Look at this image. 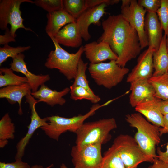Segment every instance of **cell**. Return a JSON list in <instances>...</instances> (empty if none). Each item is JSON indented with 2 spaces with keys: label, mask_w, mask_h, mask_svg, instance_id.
Returning a JSON list of instances; mask_svg holds the SVG:
<instances>
[{
  "label": "cell",
  "mask_w": 168,
  "mask_h": 168,
  "mask_svg": "<svg viewBox=\"0 0 168 168\" xmlns=\"http://www.w3.org/2000/svg\"><path fill=\"white\" fill-rule=\"evenodd\" d=\"M101 25L103 32L97 42L108 43L118 56L117 64L125 67L142 49L136 30L121 14L110 15Z\"/></svg>",
  "instance_id": "cell-1"
},
{
  "label": "cell",
  "mask_w": 168,
  "mask_h": 168,
  "mask_svg": "<svg viewBox=\"0 0 168 168\" xmlns=\"http://www.w3.org/2000/svg\"><path fill=\"white\" fill-rule=\"evenodd\" d=\"M125 120L137 129L134 138L143 152L149 156L157 158L156 147L161 142L160 128L150 123L138 113L126 115Z\"/></svg>",
  "instance_id": "cell-2"
},
{
  "label": "cell",
  "mask_w": 168,
  "mask_h": 168,
  "mask_svg": "<svg viewBox=\"0 0 168 168\" xmlns=\"http://www.w3.org/2000/svg\"><path fill=\"white\" fill-rule=\"evenodd\" d=\"M117 127L116 120L113 118L84 123L75 133L76 145L81 147L105 144L111 138L110 132Z\"/></svg>",
  "instance_id": "cell-3"
},
{
  "label": "cell",
  "mask_w": 168,
  "mask_h": 168,
  "mask_svg": "<svg viewBox=\"0 0 168 168\" xmlns=\"http://www.w3.org/2000/svg\"><path fill=\"white\" fill-rule=\"evenodd\" d=\"M49 37L54 45L55 49L50 52L45 66L48 69L58 70L68 80L74 79L79 61L84 52L83 46L82 45L76 53H70L61 47L53 37Z\"/></svg>",
  "instance_id": "cell-4"
},
{
  "label": "cell",
  "mask_w": 168,
  "mask_h": 168,
  "mask_svg": "<svg viewBox=\"0 0 168 168\" xmlns=\"http://www.w3.org/2000/svg\"><path fill=\"white\" fill-rule=\"evenodd\" d=\"M107 105L106 102L101 105L94 104L86 114H80L71 118H65L58 115L46 117L47 124L40 128L49 138L58 141L60 136L67 131L75 133L86 119L94 115L97 110Z\"/></svg>",
  "instance_id": "cell-5"
},
{
  "label": "cell",
  "mask_w": 168,
  "mask_h": 168,
  "mask_svg": "<svg viewBox=\"0 0 168 168\" xmlns=\"http://www.w3.org/2000/svg\"><path fill=\"white\" fill-rule=\"evenodd\" d=\"M88 70L91 78L98 85L108 89L116 86L128 73L129 69L117 64L115 60L89 64Z\"/></svg>",
  "instance_id": "cell-6"
},
{
  "label": "cell",
  "mask_w": 168,
  "mask_h": 168,
  "mask_svg": "<svg viewBox=\"0 0 168 168\" xmlns=\"http://www.w3.org/2000/svg\"><path fill=\"white\" fill-rule=\"evenodd\" d=\"M125 168L137 167L145 162H153L154 158L147 155L135 139L128 134H121L113 142Z\"/></svg>",
  "instance_id": "cell-7"
},
{
  "label": "cell",
  "mask_w": 168,
  "mask_h": 168,
  "mask_svg": "<svg viewBox=\"0 0 168 168\" xmlns=\"http://www.w3.org/2000/svg\"><path fill=\"white\" fill-rule=\"evenodd\" d=\"M24 2L35 3L34 1L31 0H0V28L5 30L9 24L11 26V33L15 38L16 36V32L19 28L34 32L31 29L26 27L23 24L24 20L21 16L20 7Z\"/></svg>",
  "instance_id": "cell-8"
},
{
  "label": "cell",
  "mask_w": 168,
  "mask_h": 168,
  "mask_svg": "<svg viewBox=\"0 0 168 168\" xmlns=\"http://www.w3.org/2000/svg\"><path fill=\"white\" fill-rule=\"evenodd\" d=\"M121 9V14L136 30L142 49L148 46L144 29L146 10L136 0H122Z\"/></svg>",
  "instance_id": "cell-9"
},
{
  "label": "cell",
  "mask_w": 168,
  "mask_h": 168,
  "mask_svg": "<svg viewBox=\"0 0 168 168\" xmlns=\"http://www.w3.org/2000/svg\"><path fill=\"white\" fill-rule=\"evenodd\" d=\"M101 146L100 144H96L73 146L71 155L74 168H101L103 159Z\"/></svg>",
  "instance_id": "cell-10"
},
{
  "label": "cell",
  "mask_w": 168,
  "mask_h": 168,
  "mask_svg": "<svg viewBox=\"0 0 168 168\" xmlns=\"http://www.w3.org/2000/svg\"><path fill=\"white\" fill-rule=\"evenodd\" d=\"M26 102L28 103L31 110V121L28 126V131L25 135L18 142L16 145V152L15 160H22L24 155L26 147L35 131L39 128L46 125L48 123L46 117L41 118L39 115L35 108L36 104L39 102L30 93L26 96Z\"/></svg>",
  "instance_id": "cell-11"
},
{
  "label": "cell",
  "mask_w": 168,
  "mask_h": 168,
  "mask_svg": "<svg viewBox=\"0 0 168 168\" xmlns=\"http://www.w3.org/2000/svg\"><path fill=\"white\" fill-rule=\"evenodd\" d=\"M107 6L106 3H103L88 8L76 20L79 31L85 41H88L91 38L88 30L90 26L93 24L99 26L101 24L100 20L106 13L105 8Z\"/></svg>",
  "instance_id": "cell-12"
},
{
  "label": "cell",
  "mask_w": 168,
  "mask_h": 168,
  "mask_svg": "<svg viewBox=\"0 0 168 168\" xmlns=\"http://www.w3.org/2000/svg\"><path fill=\"white\" fill-rule=\"evenodd\" d=\"M154 50L152 47L143 51L138 57L137 64L128 75L126 82L142 80H149L153 75L154 69L153 54Z\"/></svg>",
  "instance_id": "cell-13"
},
{
  "label": "cell",
  "mask_w": 168,
  "mask_h": 168,
  "mask_svg": "<svg viewBox=\"0 0 168 168\" xmlns=\"http://www.w3.org/2000/svg\"><path fill=\"white\" fill-rule=\"evenodd\" d=\"M83 50L91 63H97L107 60L116 61L118 58L108 44L104 41H94L86 44L83 46Z\"/></svg>",
  "instance_id": "cell-14"
},
{
  "label": "cell",
  "mask_w": 168,
  "mask_h": 168,
  "mask_svg": "<svg viewBox=\"0 0 168 168\" xmlns=\"http://www.w3.org/2000/svg\"><path fill=\"white\" fill-rule=\"evenodd\" d=\"M24 58L25 55L22 53L17 55L12 58L10 68L13 71L23 74L28 80L32 92H34L38 90L40 86L49 81L50 77L49 74L37 75L32 73L27 69Z\"/></svg>",
  "instance_id": "cell-15"
},
{
  "label": "cell",
  "mask_w": 168,
  "mask_h": 168,
  "mask_svg": "<svg viewBox=\"0 0 168 168\" xmlns=\"http://www.w3.org/2000/svg\"><path fill=\"white\" fill-rule=\"evenodd\" d=\"M130 84L129 102L132 107L156 97L154 89L149 80H138Z\"/></svg>",
  "instance_id": "cell-16"
},
{
  "label": "cell",
  "mask_w": 168,
  "mask_h": 168,
  "mask_svg": "<svg viewBox=\"0 0 168 168\" xmlns=\"http://www.w3.org/2000/svg\"><path fill=\"white\" fill-rule=\"evenodd\" d=\"M144 29L148 42V47L156 51L163 35V29L156 13L148 12L145 17Z\"/></svg>",
  "instance_id": "cell-17"
},
{
  "label": "cell",
  "mask_w": 168,
  "mask_h": 168,
  "mask_svg": "<svg viewBox=\"0 0 168 168\" xmlns=\"http://www.w3.org/2000/svg\"><path fill=\"white\" fill-rule=\"evenodd\" d=\"M161 100L155 97L141 103L135 107L136 111L144 116L148 122L158 127H164L163 115L160 108Z\"/></svg>",
  "instance_id": "cell-18"
},
{
  "label": "cell",
  "mask_w": 168,
  "mask_h": 168,
  "mask_svg": "<svg viewBox=\"0 0 168 168\" xmlns=\"http://www.w3.org/2000/svg\"><path fill=\"white\" fill-rule=\"evenodd\" d=\"M70 92V88L66 87L62 90L58 91L52 90L44 84L40 86L39 89L32 92L31 95L37 99L39 102H42L53 106L57 105H63L66 102V100L63 97Z\"/></svg>",
  "instance_id": "cell-19"
},
{
  "label": "cell",
  "mask_w": 168,
  "mask_h": 168,
  "mask_svg": "<svg viewBox=\"0 0 168 168\" xmlns=\"http://www.w3.org/2000/svg\"><path fill=\"white\" fill-rule=\"evenodd\" d=\"M60 44L72 48L80 47L82 38L76 21L63 26L54 37Z\"/></svg>",
  "instance_id": "cell-20"
},
{
  "label": "cell",
  "mask_w": 168,
  "mask_h": 168,
  "mask_svg": "<svg viewBox=\"0 0 168 168\" xmlns=\"http://www.w3.org/2000/svg\"><path fill=\"white\" fill-rule=\"evenodd\" d=\"M46 17L47 21L45 30L49 37H54L63 27L76 21L64 9L48 13Z\"/></svg>",
  "instance_id": "cell-21"
},
{
  "label": "cell",
  "mask_w": 168,
  "mask_h": 168,
  "mask_svg": "<svg viewBox=\"0 0 168 168\" xmlns=\"http://www.w3.org/2000/svg\"><path fill=\"white\" fill-rule=\"evenodd\" d=\"M31 88L28 82L21 85L8 86L0 89V98H5L10 104L17 102L19 105L18 114H23L21 107V102L23 97L29 93H31Z\"/></svg>",
  "instance_id": "cell-22"
},
{
  "label": "cell",
  "mask_w": 168,
  "mask_h": 168,
  "mask_svg": "<svg viewBox=\"0 0 168 168\" xmlns=\"http://www.w3.org/2000/svg\"><path fill=\"white\" fill-rule=\"evenodd\" d=\"M154 72L152 76L156 77L167 73L168 72V51L166 45V36L163 35L159 48L153 54Z\"/></svg>",
  "instance_id": "cell-23"
},
{
  "label": "cell",
  "mask_w": 168,
  "mask_h": 168,
  "mask_svg": "<svg viewBox=\"0 0 168 168\" xmlns=\"http://www.w3.org/2000/svg\"><path fill=\"white\" fill-rule=\"evenodd\" d=\"M15 126L8 113H7L0 120V147L3 148L8 143V140L14 138Z\"/></svg>",
  "instance_id": "cell-24"
},
{
  "label": "cell",
  "mask_w": 168,
  "mask_h": 168,
  "mask_svg": "<svg viewBox=\"0 0 168 168\" xmlns=\"http://www.w3.org/2000/svg\"><path fill=\"white\" fill-rule=\"evenodd\" d=\"M155 91V96L162 100H168V74L152 76L149 80Z\"/></svg>",
  "instance_id": "cell-25"
},
{
  "label": "cell",
  "mask_w": 168,
  "mask_h": 168,
  "mask_svg": "<svg viewBox=\"0 0 168 168\" xmlns=\"http://www.w3.org/2000/svg\"><path fill=\"white\" fill-rule=\"evenodd\" d=\"M10 68H0V87L2 88L8 86L21 85L28 82L25 77H21L14 74Z\"/></svg>",
  "instance_id": "cell-26"
},
{
  "label": "cell",
  "mask_w": 168,
  "mask_h": 168,
  "mask_svg": "<svg viewBox=\"0 0 168 168\" xmlns=\"http://www.w3.org/2000/svg\"><path fill=\"white\" fill-rule=\"evenodd\" d=\"M101 168H125L114 144L104 153Z\"/></svg>",
  "instance_id": "cell-27"
},
{
  "label": "cell",
  "mask_w": 168,
  "mask_h": 168,
  "mask_svg": "<svg viewBox=\"0 0 168 168\" xmlns=\"http://www.w3.org/2000/svg\"><path fill=\"white\" fill-rule=\"evenodd\" d=\"M87 63H85L81 58L80 59L77 68V73L74 82L72 86H80L86 89L92 94H95L90 87L86 72L87 68Z\"/></svg>",
  "instance_id": "cell-28"
},
{
  "label": "cell",
  "mask_w": 168,
  "mask_h": 168,
  "mask_svg": "<svg viewBox=\"0 0 168 168\" xmlns=\"http://www.w3.org/2000/svg\"><path fill=\"white\" fill-rule=\"evenodd\" d=\"M70 98L74 100L85 99L94 104H97L101 100L100 98L95 94H92L85 88L80 86L70 87Z\"/></svg>",
  "instance_id": "cell-29"
},
{
  "label": "cell",
  "mask_w": 168,
  "mask_h": 168,
  "mask_svg": "<svg viewBox=\"0 0 168 168\" xmlns=\"http://www.w3.org/2000/svg\"><path fill=\"white\" fill-rule=\"evenodd\" d=\"M63 9L76 20L86 9L85 0H63Z\"/></svg>",
  "instance_id": "cell-30"
},
{
  "label": "cell",
  "mask_w": 168,
  "mask_h": 168,
  "mask_svg": "<svg viewBox=\"0 0 168 168\" xmlns=\"http://www.w3.org/2000/svg\"><path fill=\"white\" fill-rule=\"evenodd\" d=\"M31 48L30 46L12 47L8 44L0 47V65L5 61L9 57L12 58L20 53L27 50Z\"/></svg>",
  "instance_id": "cell-31"
},
{
  "label": "cell",
  "mask_w": 168,
  "mask_h": 168,
  "mask_svg": "<svg viewBox=\"0 0 168 168\" xmlns=\"http://www.w3.org/2000/svg\"><path fill=\"white\" fill-rule=\"evenodd\" d=\"M156 13L164 32V35H168V0H161V6Z\"/></svg>",
  "instance_id": "cell-32"
},
{
  "label": "cell",
  "mask_w": 168,
  "mask_h": 168,
  "mask_svg": "<svg viewBox=\"0 0 168 168\" xmlns=\"http://www.w3.org/2000/svg\"><path fill=\"white\" fill-rule=\"evenodd\" d=\"M34 4L48 12H54L63 9V0H36Z\"/></svg>",
  "instance_id": "cell-33"
},
{
  "label": "cell",
  "mask_w": 168,
  "mask_h": 168,
  "mask_svg": "<svg viewBox=\"0 0 168 168\" xmlns=\"http://www.w3.org/2000/svg\"><path fill=\"white\" fill-rule=\"evenodd\" d=\"M138 3L147 12L156 13L161 6V0H138Z\"/></svg>",
  "instance_id": "cell-34"
},
{
  "label": "cell",
  "mask_w": 168,
  "mask_h": 168,
  "mask_svg": "<svg viewBox=\"0 0 168 168\" xmlns=\"http://www.w3.org/2000/svg\"><path fill=\"white\" fill-rule=\"evenodd\" d=\"M31 166L27 162L22 160H16L12 163L0 162V168H30Z\"/></svg>",
  "instance_id": "cell-35"
},
{
  "label": "cell",
  "mask_w": 168,
  "mask_h": 168,
  "mask_svg": "<svg viewBox=\"0 0 168 168\" xmlns=\"http://www.w3.org/2000/svg\"><path fill=\"white\" fill-rule=\"evenodd\" d=\"M119 0H85L86 7L87 9L106 3L107 5H113L118 3Z\"/></svg>",
  "instance_id": "cell-36"
},
{
  "label": "cell",
  "mask_w": 168,
  "mask_h": 168,
  "mask_svg": "<svg viewBox=\"0 0 168 168\" xmlns=\"http://www.w3.org/2000/svg\"><path fill=\"white\" fill-rule=\"evenodd\" d=\"M5 30L4 35H0V44L4 45L10 42H15V37L12 35L10 30L7 27Z\"/></svg>",
  "instance_id": "cell-37"
},
{
  "label": "cell",
  "mask_w": 168,
  "mask_h": 168,
  "mask_svg": "<svg viewBox=\"0 0 168 168\" xmlns=\"http://www.w3.org/2000/svg\"><path fill=\"white\" fill-rule=\"evenodd\" d=\"M157 158L163 162L168 163V142L166 151L163 152L159 147H157L156 150Z\"/></svg>",
  "instance_id": "cell-38"
},
{
  "label": "cell",
  "mask_w": 168,
  "mask_h": 168,
  "mask_svg": "<svg viewBox=\"0 0 168 168\" xmlns=\"http://www.w3.org/2000/svg\"><path fill=\"white\" fill-rule=\"evenodd\" d=\"M163 127L160 128L161 136L163 134L168 133V113L163 115Z\"/></svg>",
  "instance_id": "cell-39"
},
{
  "label": "cell",
  "mask_w": 168,
  "mask_h": 168,
  "mask_svg": "<svg viewBox=\"0 0 168 168\" xmlns=\"http://www.w3.org/2000/svg\"><path fill=\"white\" fill-rule=\"evenodd\" d=\"M153 165L155 168H168V163L163 162L157 158L154 159Z\"/></svg>",
  "instance_id": "cell-40"
},
{
  "label": "cell",
  "mask_w": 168,
  "mask_h": 168,
  "mask_svg": "<svg viewBox=\"0 0 168 168\" xmlns=\"http://www.w3.org/2000/svg\"><path fill=\"white\" fill-rule=\"evenodd\" d=\"M160 108L163 115L168 113V100H161L160 102Z\"/></svg>",
  "instance_id": "cell-41"
},
{
  "label": "cell",
  "mask_w": 168,
  "mask_h": 168,
  "mask_svg": "<svg viewBox=\"0 0 168 168\" xmlns=\"http://www.w3.org/2000/svg\"><path fill=\"white\" fill-rule=\"evenodd\" d=\"M54 166L53 164H51L47 167H44L43 166L40 165L35 164L31 166L30 168H52Z\"/></svg>",
  "instance_id": "cell-42"
},
{
  "label": "cell",
  "mask_w": 168,
  "mask_h": 168,
  "mask_svg": "<svg viewBox=\"0 0 168 168\" xmlns=\"http://www.w3.org/2000/svg\"><path fill=\"white\" fill-rule=\"evenodd\" d=\"M60 168H68L64 163H62L60 166ZM74 168H75L74 167Z\"/></svg>",
  "instance_id": "cell-43"
},
{
  "label": "cell",
  "mask_w": 168,
  "mask_h": 168,
  "mask_svg": "<svg viewBox=\"0 0 168 168\" xmlns=\"http://www.w3.org/2000/svg\"><path fill=\"white\" fill-rule=\"evenodd\" d=\"M166 45H167V50L168 51V35L166 36Z\"/></svg>",
  "instance_id": "cell-44"
},
{
  "label": "cell",
  "mask_w": 168,
  "mask_h": 168,
  "mask_svg": "<svg viewBox=\"0 0 168 168\" xmlns=\"http://www.w3.org/2000/svg\"><path fill=\"white\" fill-rule=\"evenodd\" d=\"M148 168H155L153 165L150 166Z\"/></svg>",
  "instance_id": "cell-45"
},
{
  "label": "cell",
  "mask_w": 168,
  "mask_h": 168,
  "mask_svg": "<svg viewBox=\"0 0 168 168\" xmlns=\"http://www.w3.org/2000/svg\"><path fill=\"white\" fill-rule=\"evenodd\" d=\"M137 167H133V168H137Z\"/></svg>",
  "instance_id": "cell-46"
},
{
  "label": "cell",
  "mask_w": 168,
  "mask_h": 168,
  "mask_svg": "<svg viewBox=\"0 0 168 168\" xmlns=\"http://www.w3.org/2000/svg\"></svg>",
  "instance_id": "cell-47"
}]
</instances>
